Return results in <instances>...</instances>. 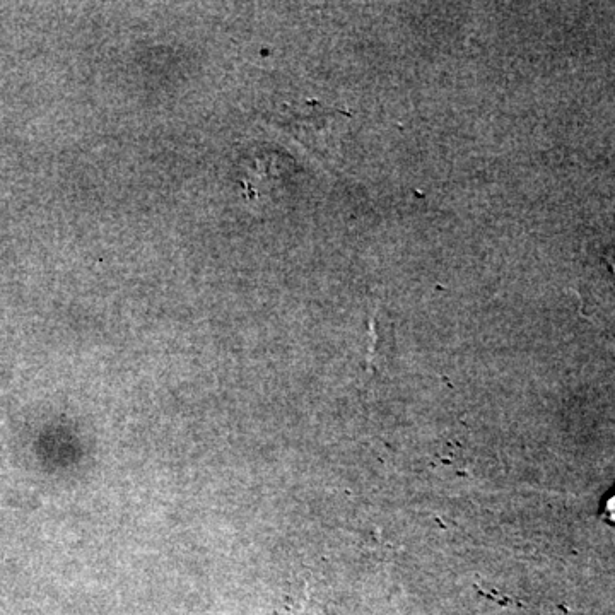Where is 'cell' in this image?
<instances>
[{
    "label": "cell",
    "instance_id": "cell-1",
    "mask_svg": "<svg viewBox=\"0 0 615 615\" xmlns=\"http://www.w3.org/2000/svg\"><path fill=\"white\" fill-rule=\"evenodd\" d=\"M607 510H609V515L612 520L615 522V498L610 499L609 506H607Z\"/></svg>",
    "mask_w": 615,
    "mask_h": 615
}]
</instances>
